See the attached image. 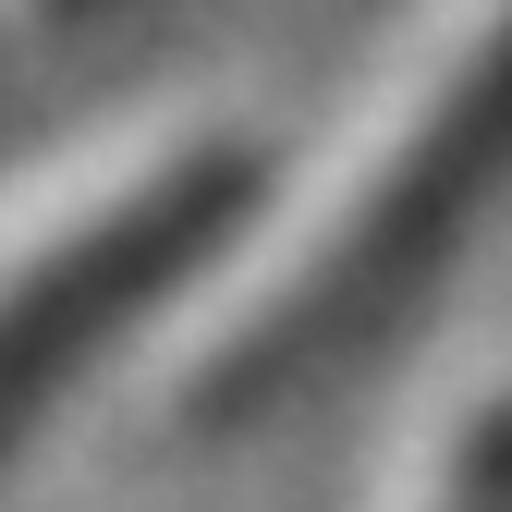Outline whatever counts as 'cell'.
<instances>
[{"mask_svg": "<svg viewBox=\"0 0 512 512\" xmlns=\"http://www.w3.org/2000/svg\"><path fill=\"white\" fill-rule=\"evenodd\" d=\"M500 135H512V0H427L330 122L317 171L281 208H256L208 293L171 317L159 403L183 427L244 415L256 391H281V366L330 354L378 305V281L452 220Z\"/></svg>", "mask_w": 512, "mask_h": 512, "instance_id": "cell-1", "label": "cell"}, {"mask_svg": "<svg viewBox=\"0 0 512 512\" xmlns=\"http://www.w3.org/2000/svg\"><path fill=\"white\" fill-rule=\"evenodd\" d=\"M244 135L208 110H159L122 135L61 147L37 183L0 196V427L74 366L147 281H171L244 196Z\"/></svg>", "mask_w": 512, "mask_h": 512, "instance_id": "cell-2", "label": "cell"}, {"mask_svg": "<svg viewBox=\"0 0 512 512\" xmlns=\"http://www.w3.org/2000/svg\"><path fill=\"white\" fill-rule=\"evenodd\" d=\"M366 512H512V378H464L452 403H427L391 439Z\"/></svg>", "mask_w": 512, "mask_h": 512, "instance_id": "cell-3", "label": "cell"}]
</instances>
